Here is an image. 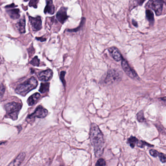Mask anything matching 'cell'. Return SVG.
Returning <instances> with one entry per match:
<instances>
[{
	"label": "cell",
	"instance_id": "6da1fadb",
	"mask_svg": "<svg viewBox=\"0 0 166 166\" xmlns=\"http://www.w3.org/2000/svg\"><path fill=\"white\" fill-rule=\"evenodd\" d=\"M91 143L94 149L95 154L100 157L104 149V141L103 135L97 124L92 123L90 131Z\"/></svg>",
	"mask_w": 166,
	"mask_h": 166
},
{
	"label": "cell",
	"instance_id": "7a4b0ae2",
	"mask_svg": "<svg viewBox=\"0 0 166 166\" xmlns=\"http://www.w3.org/2000/svg\"><path fill=\"white\" fill-rule=\"evenodd\" d=\"M37 84L38 83L37 79L32 77L23 84L19 85L16 89V92L20 95L25 96L30 91L36 89Z\"/></svg>",
	"mask_w": 166,
	"mask_h": 166
},
{
	"label": "cell",
	"instance_id": "3957f363",
	"mask_svg": "<svg viewBox=\"0 0 166 166\" xmlns=\"http://www.w3.org/2000/svg\"><path fill=\"white\" fill-rule=\"evenodd\" d=\"M22 104L16 102L9 103L5 105V108L6 110L5 117L11 118L12 120H17L18 114L22 108Z\"/></svg>",
	"mask_w": 166,
	"mask_h": 166
},
{
	"label": "cell",
	"instance_id": "277c9868",
	"mask_svg": "<svg viewBox=\"0 0 166 166\" xmlns=\"http://www.w3.org/2000/svg\"><path fill=\"white\" fill-rule=\"evenodd\" d=\"M164 3H166L165 0H150L147 4V6L154 10L157 16H159L162 13Z\"/></svg>",
	"mask_w": 166,
	"mask_h": 166
},
{
	"label": "cell",
	"instance_id": "5b68a950",
	"mask_svg": "<svg viewBox=\"0 0 166 166\" xmlns=\"http://www.w3.org/2000/svg\"><path fill=\"white\" fill-rule=\"evenodd\" d=\"M48 114V110L42 107L41 106H38L35 112L31 115H29L27 118L29 120H32L35 118H44L47 116Z\"/></svg>",
	"mask_w": 166,
	"mask_h": 166
},
{
	"label": "cell",
	"instance_id": "8992f818",
	"mask_svg": "<svg viewBox=\"0 0 166 166\" xmlns=\"http://www.w3.org/2000/svg\"><path fill=\"white\" fill-rule=\"evenodd\" d=\"M29 21L32 29L34 31H38L42 28V19L40 16L32 17L29 16Z\"/></svg>",
	"mask_w": 166,
	"mask_h": 166
},
{
	"label": "cell",
	"instance_id": "52a82bcc",
	"mask_svg": "<svg viewBox=\"0 0 166 166\" xmlns=\"http://www.w3.org/2000/svg\"><path fill=\"white\" fill-rule=\"evenodd\" d=\"M122 66L123 69V71L125 72L126 74L132 78H135L137 76L135 71L130 67L128 62L124 59H122Z\"/></svg>",
	"mask_w": 166,
	"mask_h": 166
},
{
	"label": "cell",
	"instance_id": "ba28073f",
	"mask_svg": "<svg viewBox=\"0 0 166 166\" xmlns=\"http://www.w3.org/2000/svg\"><path fill=\"white\" fill-rule=\"evenodd\" d=\"M120 78V74L118 73V72L115 70H111L109 71L104 81L106 84H111L118 81Z\"/></svg>",
	"mask_w": 166,
	"mask_h": 166
},
{
	"label": "cell",
	"instance_id": "9c48e42d",
	"mask_svg": "<svg viewBox=\"0 0 166 166\" xmlns=\"http://www.w3.org/2000/svg\"><path fill=\"white\" fill-rule=\"evenodd\" d=\"M53 72L51 69H46L41 72L38 74V79L42 81H48L53 77Z\"/></svg>",
	"mask_w": 166,
	"mask_h": 166
},
{
	"label": "cell",
	"instance_id": "30bf717a",
	"mask_svg": "<svg viewBox=\"0 0 166 166\" xmlns=\"http://www.w3.org/2000/svg\"><path fill=\"white\" fill-rule=\"evenodd\" d=\"M67 8L62 7L59 10L56 14L57 19L62 24H63L68 18V16L67 15Z\"/></svg>",
	"mask_w": 166,
	"mask_h": 166
},
{
	"label": "cell",
	"instance_id": "8fae6325",
	"mask_svg": "<svg viewBox=\"0 0 166 166\" xmlns=\"http://www.w3.org/2000/svg\"><path fill=\"white\" fill-rule=\"evenodd\" d=\"M25 157V154L22 152L17 156L15 159H14L8 166H19L24 161Z\"/></svg>",
	"mask_w": 166,
	"mask_h": 166
},
{
	"label": "cell",
	"instance_id": "7c38bea8",
	"mask_svg": "<svg viewBox=\"0 0 166 166\" xmlns=\"http://www.w3.org/2000/svg\"><path fill=\"white\" fill-rule=\"evenodd\" d=\"M109 51L110 52L111 56L114 60L117 61H119L122 60V56L120 51L116 47H111L109 48Z\"/></svg>",
	"mask_w": 166,
	"mask_h": 166
},
{
	"label": "cell",
	"instance_id": "4fadbf2b",
	"mask_svg": "<svg viewBox=\"0 0 166 166\" xmlns=\"http://www.w3.org/2000/svg\"><path fill=\"white\" fill-rule=\"evenodd\" d=\"M55 9L53 4V0H47L46 5L44 10L45 14L53 15L55 13Z\"/></svg>",
	"mask_w": 166,
	"mask_h": 166
},
{
	"label": "cell",
	"instance_id": "5bb4252c",
	"mask_svg": "<svg viewBox=\"0 0 166 166\" xmlns=\"http://www.w3.org/2000/svg\"><path fill=\"white\" fill-rule=\"evenodd\" d=\"M41 98V94L40 93H35L31 96L27 100L28 104L29 106H32L36 104L38 102Z\"/></svg>",
	"mask_w": 166,
	"mask_h": 166
},
{
	"label": "cell",
	"instance_id": "9a60e30c",
	"mask_svg": "<svg viewBox=\"0 0 166 166\" xmlns=\"http://www.w3.org/2000/svg\"><path fill=\"white\" fill-rule=\"evenodd\" d=\"M16 27L20 33H24L25 32V18L21 19L16 24Z\"/></svg>",
	"mask_w": 166,
	"mask_h": 166
},
{
	"label": "cell",
	"instance_id": "2e32d148",
	"mask_svg": "<svg viewBox=\"0 0 166 166\" xmlns=\"http://www.w3.org/2000/svg\"><path fill=\"white\" fill-rule=\"evenodd\" d=\"M7 13L12 19H18L20 17L19 10V9H13L7 11Z\"/></svg>",
	"mask_w": 166,
	"mask_h": 166
},
{
	"label": "cell",
	"instance_id": "e0dca14e",
	"mask_svg": "<svg viewBox=\"0 0 166 166\" xmlns=\"http://www.w3.org/2000/svg\"><path fill=\"white\" fill-rule=\"evenodd\" d=\"M146 15L147 19L149 21L150 23L153 24L154 22V15L152 10L150 9L146 10Z\"/></svg>",
	"mask_w": 166,
	"mask_h": 166
},
{
	"label": "cell",
	"instance_id": "ac0fdd59",
	"mask_svg": "<svg viewBox=\"0 0 166 166\" xmlns=\"http://www.w3.org/2000/svg\"><path fill=\"white\" fill-rule=\"evenodd\" d=\"M49 87H50V84L49 83H41L40 87V92L41 93H44L48 92L49 90Z\"/></svg>",
	"mask_w": 166,
	"mask_h": 166
},
{
	"label": "cell",
	"instance_id": "d6986e66",
	"mask_svg": "<svg viewBox=\"0 0 166 166\" xmlns=\"http://www.w3.org/2000/svg\"><path fill=\"white\" fill-rule=\"evenodd\" d=\"M139 140L136 137L134 136H131L128 140V143L130 145L132 148H134L136 144L137 143Z\"/></svg>",
	"mask_w": 166,
	"mask_h": 166
},
{
	"label": "cell",
	"instance_id": "ffe728a7",
	"mask_svg": "<svg viewBox=\"0 0 166 166\" xmlns=\"http://www.w3.org/2000/svg\"><path fill=\"white\" fill-rule=\"evenodd\" d=\"M136 117H137V120L140 122H144L145 119L144 116L143 111H141L139 112L137 114Z\"/></svg>",
	"mask_w": 166,
	"mask_h": 166
},
{
	"label": "cell",
	"instance_id": "44dd1931",
	"mask_svg": "<svg viewBox=\"0 0 166 166\" xmlns=\"http://www.w3.org/2000/svg\"><path fill=\"white\" fill-rule=\"evenodd\" d=\"M30 63L34 66H38L40 63V59L38 58L37 56H35L30 62Z\"/></svg>",
	"mask_w": 166,
	"mask_h": 166
},
{
	"label": "cell",
	"instance_id": "7402d4cb",
	"mask_svg": "<svg viewBox=\"0 0 166 166\" xmlns=\"http://www.w3.org/2000/svg\"><path fill=\"white\" fill-rule=\"evenodd\" d=\"M40 0H30V2H29V6L30 7H33L34 8H37V4L39 2Z\"/></svg>",
	"mask_w": 166,
	"mask_h": 166
},
{
	"label": "cell",
	"instance_id": "603a6c76",
	"mask_svg": "<svg viewBox=\"0 0 166 166\" xmlns=\"http://www.w3.org/2000/svg\"><path fill=\"white\" fill-rule=\"evenodd\" d=\"M106 165V162L105 160L103 158H100L98 159L95 166H105Z\"/></svg>",
	"mask_w": 166,
	"mask_h": 166
},
{
	"label": "cell",
	"instance_id": "cb8c5ba5",
	"mask_svg": "<svg viewBox=\"0 0 166 166\" xmlns=\"http://www.w3.org/2000/svg\"><path fill=\"white\" fill-rule=\"evenodd\" d=\"M158 157L161 162L162 163L166 162V155L163 153H159Z\"/></svg>",
	"mask_w": 166,
	"mask_h": 166
},
{
	"label": "cell",
	"instance_id": "d4e9b609",
	"mask_svg": "<svg viewBox=\"0 0 166 166\" xmlns=\"http://www.w3.org/2000/svg\"><path fill=\"white\" fill-rule=\"evenodd\" d=\"M137 145V146H139V147H141V148L144 147L145 145H149V146H152V145L149 144L148 143H146V142H145V141H138Z\"/></svg>",
	"mask_w": 166,
	"mask_h": 166
},
{
	"label": "cell",
	"instance_id": "484cf974",
	"mask_svg": "<svg viewBox=\"0 0 166 166\" xmlns=\"http://www.w3.org/2000/svg\"><path fill=\"white\" fill-rule=\"evenodd\" d=\"M150 154L153 157H158L159 153L157 152V151H156V150H155L152 149L150 151Z\"/></svg>",
	"mask_w": 166,
	"mask_h": 166
},
{
	"label": "cell",
	"instance_id": "4316f807",
	"mask_svg": "<svg viewBox=\"0 0 166 166\" xmlns=\"http://www.w3.org/2000/svg\"><path fill=\"white\" fill-rule=\"evenodd\" d=\"M5 91V87L2 84H0V98H2Z\"/></svg>",
	"mask_w": 166,
	"mask_h": 166
},
{
	"label": "cell",
	"instance_id": "83f0119b",
	"mask_svg": "<svg viewBox=\"0 0 166 166\" xmlns=\"http://www.w3.org/2000/svg\"><path fill=\"white\" fill-rule=\"evenodd\" d=\"M65 74H66V72H64V71H62L61 73H60V79H61V81H62V83H63V84L64 86L66 84V82H65Z\"/></svg>",
	"mask_w": 166,
	"mask_h": 166
},
{
	"label": "cell",
	"instance_id": "f1b7e54d",
	"mask_svg": "<svg viewBox=\"0 0 166 166\" xmlns=\"http://www.w3.org/2000/svg\"><path fill=\"white\" fill-rule=\"evenodd\" d=\"M85 22V18H83L82 19L81 23H80V26H79V27L77 28H76V29H72V30H69V31H71V32H76V31H78V30H79V28L80 29V28H81V27L82 26V25L84 24Z\"/></svg>",
	"mask_w": 166,
	"mask_h": 166
},
{
	"label": "cell",
	"instance_id": "f546056e",
	"mask_svg": "<svg viewBox=\"0 0 166 166\" xmlns=\"http://www.w3.org/2000/svg\"><path fill=\"white\" fill-rule=\"evenodd\" d=\"M136 3L137 5H141L142 4H143V2H144L146 0H136Z\"/></svg>",
	"mask_w": 166,
	"mask_h": 166
},
{
	"label": "cell",
	"instance_id": "4dcf8cb0",
	"mask_svg": "<svg viewBox=\"0 0 166 166\" xmlns=\"http://www.w3.org/2000/svg\"><path fill=\"white\" fill-rule=\"evenodd\" d=\"M37 39L38 40V41H45L46 39L44 38H42V37H37Z\"/></svg>",
	"mask_w": 166,
	"mask_h": 166
},
{
	"label": "cell",
	"instance_id": "1f68e13d",
	"mask_svg": "<svg viewBox=\"0 0 166 166\" xmlns=\"http://www.w3.org/2000/svg\"><path fill=\"white\" fill-rule=\"evenodd\" d=\"M132 23H133V25H134L135 26H137V23L136 22L135 20H133V21H132Z\"/></svg>",
	"mask_w": 166,
	"mask_h": 166
},
{
	"label": "cell",
	"instance_id": "d6a6232c",
	"mask_svg": "<svg viewBox=\"0 0 166 166\" xmlns=\"http://www.w3.org/2000/svg\"><path fill=\"white\" fill-rule=\"evenodd\" d=\"M161 100L163 101H166V97H163V98H160Z\"/></svg>",
	"mask_w": 166,
	"mask_h": 166
},
{
	"label": "cell",
	"instance_id": "836d02e7",
	"mask_svg": "<svg viewBox=\"0 0 166 166\" xmlns=\"http://www.w3.org/2000/svg\"><path fill=\"white\" fill-rule=\"evenodd\" d=\"M24 1H25V2H27V1H28V0H24Z\"/></svg>",
	"mask_w": 166,
	"mask_h": 166
},
{
	"label": "cell",
	"instance_id": "e575fe53",
	"mask_svg": "<svg viewBox=\"0 0 166 166\" xmlns=\"http://www.w3.org/2000/svg\"><path fill=\"white\" fill-rule=\"evenodd\" d=\"M165 1H166V0H165Z\"/></svg>",
	"mask_w": 166,
	"mask_h": 166
},
{
	"label": "cell",
	"instance_id": "d590c367",
	"mask_svg": "<svg viewBox=\"0 0 166 166\" xmlns=\"http://www.w3.org/2000/svg\"><path fill=\"white\" fill-rule=\"evenodd\" d=\"M0 144H1V143H0Z\"/></svg>",
	"mask_w": 166,
	"mask_h": 166
}]
</instances>
